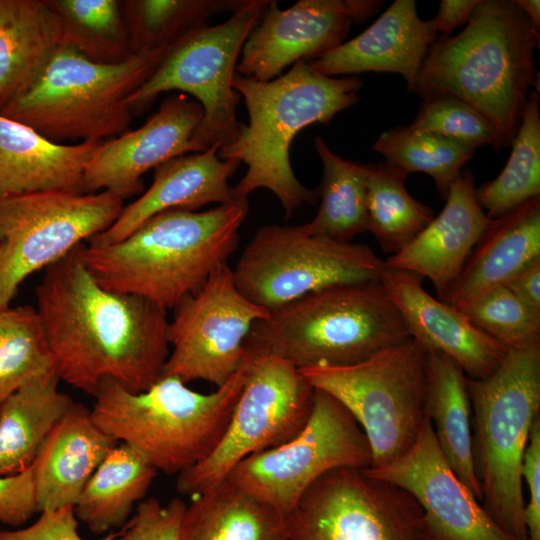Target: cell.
<instances>
[{"label":"cell","instance_id":"obj_31","mask_svg":"<svg viewBox=\"0 0 540 540\" xmlns=\"http://www.w3.org/2000/svg\"><path fill=\"white\" fill-rule=\"evenodd\" d=\"M157 473L136 450L118 443L85 484L73 507L75 516L96 534L124 526Z\"/></svg>","mask_w":540,"mask_h":540},{"label":"cell","instance_id":"obj_10","mask_svg":"<svg viewBox=\"0 0 540 540\" xmlns=\"http://www.w3.org/2000/svg\"><path fill=\"white\" fill-rule=\"evenodd\" d=\"M268 2L245 0L223 23L203 25L173 43L151 75L127 99L132 114L148 109L164 92L190 94L203 110L197 132L201 152L230 143L240 126L236 107L241 98L232 87V79L242 47Z\"/></svg>","mask_w":540,"mask_h":540},{"label":"cell","instance_id":"obj_20","mask_svg":"<svg viewBox=\"0 0 540 540\" xmlns=\"http://www.w3.org/2000/svg\"><path fill=\"white\" fill-rule=\"evenodd\" d=\"M380 281L410 336L428 352L448 356L471 379L486 378L498 368L508 349L474 326L462 311L432 297L421 277L384 267Z\"/></svg>","mask_w":540,"mask_h":540},{"label":"cell","instance_id":"obj_40","mask_svg":"<svg viewBox=\"0 0 540 540\" xmlns=\"http://www.w3.org/2000/svg\"><path fill=\"white\" fill-rule=\"evenodd\" d=\"M462 312L474 326L507 349L540 341V312L523 303L505 285L478 297Z\"/></svg>","mask_w":540,"mask_h":540},{"label":"cell","instance_id":"obj_4","mask_svg":"<svg viewBox=\"0 0 540 540\" xmlns=\"http://www.w3.org/2000/svg\"><path fill=\"white\" fill-rule=\"evenodd\" d=\"M361 86L358 77H329L305 61L270 81L235 73L232 87L244 98L249 122L240 123L235 138L218 149V157L247 166L234 187L236 197L247 199L257 189L270 190L286 217L304 204L315 205L317 191L304 186L292 169L291 143L305 127L327 125L357 104Z\"/></svg>","mask_w":540,"mask_h":540},{"label":"cell","instance_id":"obj_27","mask_svg":"<svg viewBox=\"0 0 540 540\" xmlns=\"http://www.w3.org/2000/svg\"><path fill=\"white\" fill-rule=\"evenodd\" d=\"M63 43L50 0H0V110L37 81Z\"/></svg>","mask_w":540,"mask_h":540},{"label":"cell","instance_id":"obj_42","mask_svg":"<svg viewBox=\"0 0 540 540\" xmlns=\"http://www.w3.org/2000/svg\"><path fill=\"white\" fill-rule=\"evenodd\" d=\"M38 512L34 471L0 475V523L19 528Z\"/></svg>","mask_w":540,"mask_h":540},{"label":"cell","instance_id":"obj_22","mask_svg":"<svg viewBox=\"0 0 540 540\" xmlns=\"http://www.w3.org/2000/svg\"><path fill=\"white\" fill-rule=\"evenodd\" d=\"M219 146L172 158L154 170L151 186L124 206L117 220L88 244L117 243L151 217L173 209L198 211L207 204H229L236 197L229 178L240 166L237 160H221Z\"/></svg>","mask_w":540,"mask_h":540},{"label":"cell","instance_id":"obj_32","mask_svg":"<svg viewBox=\"0 0 540 540\" xmlns=\"http://www.w3.org/2000/svg\"><path fill=\"white\" fill-rule=\"evenodd\" d=\"M314 144L323 174L316 190L319 208L306 223L307 228L313 234L352 242L356 235L367 231V164L342 158L320 136L315 137Z\"/></svg>","mask_w":540,"mask_h":540},{"label":"cell","instance_id":"obj_48","mask_svg":"<svg viewBox=\"0 0 540 540\" xmlns=\"http://www.w3.org/2000/svg\"><path fill=\"white\" fill-rule=\"evenodd\" d=\"M3 254H4V245L0 243V261L3 257Z\"/></svg>","mask_w":540,"mask_h":540},{"label":"cell","instance_id":"obj_18","mask_svg":"<svg viewBox=\"0 0 540 540\" xmlns=\"http://www.w3.org/2000/svg\"><path fill=\"white\" fill-rule=\"evenodd\" d=\"M365 471L408 492L421 507L434 540H516L498 526L452 471L428 417L405 455Z\"/></svg>","mask_w":540,"mask_h":540},{"label":"cell","instance_id":"obj_26","mask_svg":"<svg viewBox=\"0 0 540 540\" xmlns=\"http://www.w3.org/2000/svg\"><path fill=\"white\" fill-rule=\"evenodd\" d=\"M100 143H54L0 115V199L40 191L83 193L85 167Z\"/></svg>","mask_w":540,"mask_h":540},{"label":"cell","instance_id":"obj_7","mask_svg":"<svg viewBox=\"0 0 540 540\" xmlns=\"http://www.w3.org/2000/svg\"><path fill=\"white\" fill-rule=\"evenodd\" d=\"M167 49L136 52L116 63L94 61L63 43L37 81L0 110L58 143L102 142L125 133L134 115L129 96L157 67Z\"/></svg>","mask_w":540,"mask_h":540},{"label":"cell","instance_id":"obj_36","mask_svg":"<svg viewBox=\"0 0 540 540\" xmlns=\"http://www.w3.org/2000/svg\"><path fill=\"white\" fill-rule=\"evenodd\" d=\"M372 149L385 158V164L407 175L422 172L433 178L442 199L475 150L436 134L397 126L380 134Z\"/></svg>","mask_w":540,"mask_h":540},{"label":"cell","instance_id":"obj_43","mask_svg":"<svg viewBox=\"0 0 540 540\" xmlns=\"http://www.w3.org/2000/svg\"><path fill=\"white\" fill-rule=\"evenodd\" d=\"M109 533L100 540H114ZM0 540H84L78 533V519L71 506L40 512L39 518L25 528L0 529Z\"/></svg>","mask_w":540,"mask_h":540},{"label":"cell","instance_id":"obj_38","mask_svg":"<svg viewBox=\"0 0 540 540\" xmlns=\"http://www.w3.org/2000/svg\"><path fill=\"white\" fill-rule=\"evenodd\" d=\"M55 372L36 308L0 309V405L22 385Z\"/></svg>","mask_w":540,"mask_h":540},{"label":"cell","instance_id":"obj_25","mask_svg":"<svg viewBox=\"0 0 540 540\" xmlns=\"http://www.w3.org/2000/svg\"><path fill=\"white\" fill-rule=\"evenodd\" d=\"M118 444L74 403L54 427L32 464L38 512L74 507L85 484Z\"/></svg>","mask_w":540,"mask_h":540},{"label":"cell","instance_id":"obj_6","mask_svg":"<svg viewBox=\"0 0 540 540\" xmlns=\"http://www.w3.org/2000/svg\"><path fill=\"white\" fill-rule=\"evenodd\" d=\"M380 280L338 284L269 310L246 346L297 369L363 361L410 338Z\"/></svg>","mask_w":540,"mask_h":540},{"label":"cell","instance_id":"obj_35","mask_svg":"<svg viewBox=\"0 0 540 540\" xmlns=\"http://www.w3.org/2000/svg\"><path fill=\"white\" fill-rule=\"evenodd\" d=\"M245 0H132L122 13L133 53L163 50L220 12H234Z\"/></svg>","mask_w":540,"mask_h":540},{"label":"cell","instance_id":"obj_8","mask_svg":"<svg viewBox=\"0 0 540 540\" xmlns=\"http://www.w3.org/2000/svg\"><path fill=\"white\" fill-rule=\"evenodd\" d=\"M472 455L481 504L516 540L524 525L522 462L531 427L540 417V341L508 349L488 377H467Z\"/></svg>","mask_w":540,"mask_h":540},{"label":"cell","instance_id":"obj_12","mask_svg":"<svg viewBox=\"0 0 540 540\" xmlns=\"http://www.w3.org/2000/svg\"><path fill=\"white\" fill-rule=\"evenodd\" d=\"M248 352L247 378L225 432L206 458L177 475L181 494L194 496L226 479L245 458L293 438L310 416L314 388L300 370Z\"/></svg>","mask_w":540,"mask_h":540},{"label":"cell","instance_id":"obj_41","mask_svg":"<svg viewBox=\"0 0 540 540\" xmlns=\"http://www.w3.org/2000/svg\"><path fill=\"white\" fill-rule=\"evenodd\" d=\"M185 508L186 503L179 498L166 504L155 498L143 499L114 540H179Z\"/></svg>","mask_w":540,"mask_h":540},{"label":"cell","instance_id":"obj_5","mask_svg":"<svg viewBox=\"0 0 540 540\" xmlns=\"http://www.w3.org/2000/svg\"><path fill=\"white\" fill-rule=\"evenodd\" d=\"M248 355L225 384L207 394L190 389L176 376L162 375L138 393L106 379L93 394L92 419L157 472L178 475L219 443L247 378Z\"/></svg>","mask_w":540,"mask_h":540},{"label":"cell","instance_id":"obj_39","mask_svg":"<svg viewBox=\"0 0 540 540\" xmlns=\"http://www.w3.org/2000/svg\"><path fill=\"white\" fill-rule=\"evenodd\" d=\"M409 126L473 150L484 146L500 150L508 146L499 131L479 111L448 94L422 98L417 114Z\"/></svg>","mask_w":540,"mask_h":540},{"label":"cell","instance_id":"obj_3","mask_svg":"<svg viewBox=\"0 0 540 540\" xmlns=\"http://www.w3.org/2000/svg\"><path fill=\"white\" fill-rule=\"evenodd\" d=\"M539 31L515 0H481L463 30L437 37L414 93L448 94L487 118L511 145L536 82Z\"/></svg>","mask_w":540,"mask_h":540},{"label":"cell","instance_id":"obj_14","mask_svg":"<svg viewBox=\"0 0 540 540\" xmlns=\"http://www.w3.org/2000/svg\"><path fill=\"white\" fill-rule=\"evenodd\" d=\"M367 437L333 396L314 388L310 416L290 440L239 462L226 479L286 516L321 476L337 468L369 469Z\"/></svg>","mask_w":540,"mask_h":540},{"label":"cell","instance_id":"obj_23","mask_svg":"<svg viewBox=\"0 0 540 540\" xmlns=\"http://www.w3.org/2000/svg\"><path fill=\"white\" fill-rule=\"evenodd\" d=\"M475 190L472 172L463 169L451 184L442 211L408 245L384 260L385 267L428 279L442 301L490 220Z\"/></svg>","mask_w":540,"mask_h":540},{"label":"cell","instance_id":"obj_33","mask_svg":"<svg viewBox=\"0 0 540 540\" xmlns=\"http://www.w3.org/2000/svg\"><path fill=\"white\" fill-rule=\"evenodd\" d=\"M367 231L393 255L434 218L433 210L406 189L407 174L385 163L367 164Z\"/></svg>","mask_w":540,"mask_h":540},{"label":"cell","instance_id":"obj_19","mask_svg":"<svg viewBox=\"0 0 540 540\" xmlns=\"http://www.w3.org/2000/svg\"><path fill=\"white\" fill-rule=\"evenodd\" d=\"M203 118L198 102L175 93L140 128L101 142L83 176V193L109 192L121 199L143 190L142 176L177 156L201 152L197 132Z\"/></svg>","mask_w":540,"mask_h":540},{"label":"cell","instance_id":"obj_11","mask_svg":"<svg viewBox=\"0 0 540 540\" xmlns=\"http://www.w3.org/2000/svg\"><path fill=\"white\" fill-rule=\"evenodd\" d=\"M384 267L368 245L313 234L305 223L260 227L232 271L238 290L269 311L326 287L380 280Z\"/></svg>","mask_w":540,"mask_h":540},{"label":"cell","instance_id":"obj_30","mask_svg":"<svg viewBox=\"0 0 540 540\" xmlns=\"http://www.w3.org/2000/svg\"><path fill=\"white\" fill-rule=\"evenodd\" d=\"M426 416L448 465L481 503L472 455L467 376L455 361L439 352H429Z\"/></svg>","mask_w":540,"mask_h":540},{"label":"cell","instance_id":"obj_45","mask_svg":"<svg viewBox=\"0 0 540 540\" xmlns=\"http://www.w3.org/2000/svg\"><path fill=\"white\" fill-rule=\"evenodd\" d=\"M505 286L527 306L540 312V257L522 268Z\"/></svg>","mask_w":540,"mask_h":540},{"label":"cell","instance_id":"obj_24","mask_svg":"<svg viewBox=\"0 0 540 540\" xmlns=\"http://www.w3.org/2000/svg\"><path fill=\"white\" fill-rule=\"evenodd\" d=\"M540 257V197L490 219L443 302L464 311Z\"/></svg>","mask_w":540,"mask_h":540},{"label":"cell","instance_id":"obj_37","mask_svg":"<svg viewBox=\"0 0 540 540\" xmlns=\"http://www.w3.org/2000/svg\"><path fill=\"white\" fill-rule=\"evenodd\" d=\"M59 15L65 43L101 63L123 61L133 52L116 0H50Z\"/></svg>","mask_w":540,"mask_h":540},{"label":"cell","instance_id":"obj_44","mask_svg":"<svg viewBox=\"0 0 540 540\" xmlns=\"http://www.w3.org/2000/svg\"><path fill=\"white\" fill-rule=\"evenodd\" d=\"M522 480L528 488L524 525L528 540H540V417L530 431L522 462Z\"/></svg>","mask_w":540,"mask_h":540},{"label":"cell","instance_id":"obj_46","mask_svg":"<svg viewBox=\"0 0 540 540\" xmlns=\"http://www.w3.org/2000/svg\"><path fill=\"white\" fill-rule=\"evenodd\" d=\"M481 0H441L433 20L437 33L449 36L455 29L466 25Z\"/></svg>","mask_w":540,"mask_h":540},{"label":"cell","instance_id":"obj_17","mask_svg":"<svg viewBox=\"0 0 540 540\" xmlns=\"http://www.w3.org/2000/svg\"><path fill=\"white\" fill-rule=\"evenodd\" d=\"M378 0H299L287 9L269 0L250 32L236 73L256 81H270L289 65L316 60L344 42L353 23L372 17Z\"/></svg>","mask_w":540,"mask_h":540},{"label":"cell","instance_id":"obj_47","mask_svg":"<svg viewBox=\"0 0 540 540\" xmlns=\"http://www.w3.org/2000/svg\"><path fill=\"white\" fill-rule=\"evenodd\" d=\"M518 7L527 16L532 26L539 31L540 28V1L539 0H515Z\"/></svg>","mask_w":540,"mask_h":540},{"label":"cell","instance_id":"obj_34","mask_svg":"<svg viewBox=\"0 0 540 540\" xmlns=\"http://www.w3.org/2000/svg\"><path fill=\"white\" fill-rule=\"evenodd\" d=\"M539 90L529 92L512 151L501 173L476 188V199L489 219L540 197Z\"/></svg>","mask_w":540,"mask_h":540},{"label":"cell","instance_id":"obj_2","mask_svg":"<svg viewBox=\"0 0 540 540\" xmlns=\"http://www.w3.org/2000/svg\"><path fill=\"white\" fill-rule=\"evenodd\" d=\"M247 199L204 211L173 209L110 245L82 244L81 258L104 288L175 309L236 250Z\"/></svg>","mask_w":540,"mask_h":540},{"label":"cell","instance_id":"obj_9","mask_svg":"<svg viewBox=\"0 0 540 540\" xmlns=\"http://www.w3.org/2000/svg\"><path fill=\"white\" fill-rule=\"evenodd\" d=\"M429 352L412 337L350 365L300 369L354 417L380 468L415 444L426 416Z\"/></svg>","mask_w":540,"mask_h":540},{"label":"cell","instance_id":"obj_1","mask_svg":"<svg viewBox=\"0 0 540 540\" xmlns=\"http://www.w3.org/2000/svg\"><path fill=\"white\" fill-rule=\"evenodd\" d=\"M81 245L45 269L35 289L55 373L92 396L106 379L145 391L162 376L169 355L167 311L102 287L85 266Z\"/></svg>","mask_w":540,"mask_h":540},{"label":"cell","instance_id":"obj_29","mask_svg":"<svg viewBox=\"0 0 540 540\" xmlns=\"http://www.w3.org/2000/svg\"><path fill=\"white\" fill-rule=\"evenodd\" d=\"M55 372L33 378L0 405V475L28 469L46 439L74 405Z\"/></svg>","mask_w":540,"mask_h":540},{"label":"cell","instance_id":"obj_21","mask_svg":"<svg viewBox=\"0 0 540 540\" xmlns=\"http://www.w3.org/2000/svg\"><path fill=\"white\" fill-rule=\"evenodd\" d=\"M437 34L432 19L419 17L415 0H395L362 33L308 63L329 77L397 73L405 79L408 91L414 92Z\"/></svg>","mask_w":540,"mask_h":540},{"label":"cell","instance_id":"obj_16","mask_svg":"<svg viewBox=\"0 0 540 540\" xmlns=\"http://www.w3.org/2000/svg\"><path fill=\"white\" fill-rule=\"evenodd\" d=\"M174 310L168 325L170 351L162 375L176 376L186 384L203 380L216 387L244 364L249 334L269 312L238 290L227 263Z\"/></svg>","mask_w":540,"mask_h":540},{"label":"cell","instance_id":"obj_28","mask_svg":"<svg viewBox=\"0 0 540 540\" xmlns=\"http://www.w3.org/2000/svg\"><path fill=\"white\" fill-rule=\"evenodd\" d=\"M191 497L179 540H289L285 516L228 479Z\"/></svg>","mask_w":540,"mask_h":540},{"label":"cell","instance_id":"obj_13","mask_svg":"<svg viewBox=\"0 0 540 540\" xmlns=\"http://www.w3.org/2000/svg\"><path fill=\"white\" fill-rule=\"evenodd\" d=\"M123 199L106 191H40L0 199V309L11 306L20 285L76 247L107 230Z\"/></svg>","mask_w":540,"mask_h":540},{"label":"cell","instance_id":"obj_15","mask_svg":"<svg viewBox=\"0 0 540 540\" xmlns=\"http://www.w3.org/2000/svg\"><path fill=\"white\" fill-rule=\"evenodd\" d=\"M285 520L289 540H434L408 492L356 468L318 478Z\"/></svg>","mask_w":540,"mask_h":540}]
</instances>
